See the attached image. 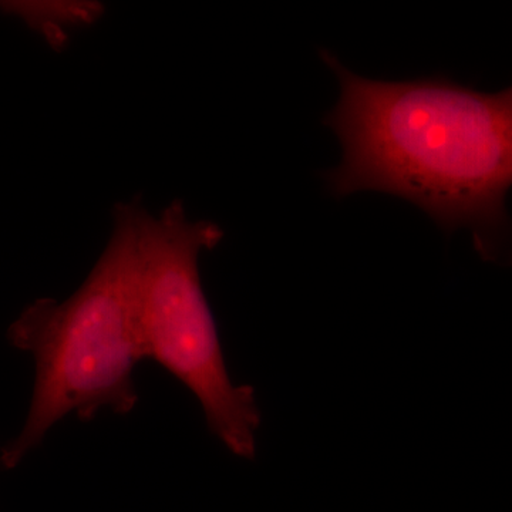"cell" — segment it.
Here are the masks:
<instances>
[{
  "label": "cell",
  "instance_id": "cell-1",
  "mask_svg": "<svg viewBox=\"0 0 512 512\" xmlns=\"http://www.w3.org/2000/svg\"><path fill=\"white\" fill-rule=\"evenodd\" d=\"M339 82L323 117L342 158L323 174L336 197L394 195L446 232L467 229L478 256L512 266V86L483 93L443 76L366 79L320 52Z\"/></svg>",
  "mask_w": 512,
  "mask_h": 512
},
{
  "label": "cell",
  "instance_id": "cell-2",
  "mask_svg": "<svg viewBox=\"0 0 512 512\" xmlns=\"http://www.w3.org/2000/svg\"><path fill=\"white\" fill-rule=\"evenodd\" d=\"M137 210L136 202L117 205L109 244L72 298L33 302L10 326V343L33 356L36 377L25 426L0 454L5 470L67 414L90 421L104 407L128 414L137 406L133 373L147 359L138 322Z\"/></svg>",
  "mask_w": 512,
  "mask_h": 512
},
{
  "label": "cell",
  "instance_id": "cell-3",
  "mask_svg": "<svg viewBox=\"0 0 512 512\" xmlns=\"http://www.w3.org/2000/svg\"><path fill=\"white\" fill-rule=\"evenodd\" d=\"M224 238L174 202L160 217L137 210V305L147 360L177 377L201 404L208 429L235 456L254 460L261 413L254 387L235 386L217 323L202 291L198 258Z\"/></svg>",
  "mask_w": 512,
  "mask_h": 512
}]
</instances>
